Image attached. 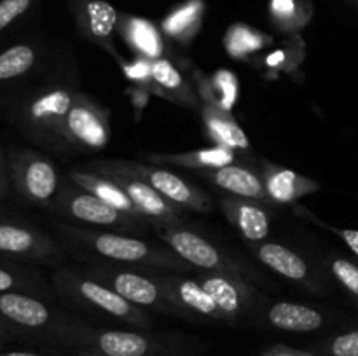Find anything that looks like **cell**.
Segmentation results:
<instances>
[{"instance_id": "6da1fadb", "label": "cell", "mask_w": 358, "mask_h": 356, "mask_svg": "<svg viewBox=\"0 0 358 356\" xmlns=\"http://www.w3.org/2000/svg\"><path fill=\"white\" fill-rule=\"evenodd\" d=\"M79 91L76 63L51 66L41 80L7 98L6 114L28 142L49 152L65 154L69 149L63 140V122Z\"/></svg>"}, {"instance_id": "7a4b0ae2", "label": "cell", "mask_w": 358, "mask_h": 356, "mask_svg": "<svg viewBox=\"0 0 358 356\" xmlns=\"http://www.w3.org/2000/svg\"><path fill=\"white\" fill-rule=\"evenodd\" d=\"M0 321L13 341L31 348L83 349L98 332L66 307L28 293H0Z\"/></svg>"}, {"instance_id": "3957f363", "label": "cell", "mask_w": 358, "mask_h": 356, "mask_svg": "<svg viewBox=\"0 0 358 356\" xmlns=\"http://www.w3.org/2000/svg\"><path fill=\"white\" fill-rule=\"evenodd\" d=\"M55 229L65 251L79 255L90 262H107L152 271H194L191 264L178 257L157 237L145 239L138 234L129 236L96 227H80L72 222H56Z\"/></svg>"}, {"instance_id": "277c9868", "label": "cell", "mask_w": 358, "mask_h": 356, "mask_svg": "<svg viewBox=\"0 0 358 356\" xmlns=\"http://www.w3.org/2000/svg\"><path fill=\"white\" fill-rule=\"evenodd\" d=\"M49 279L56 299L65 307L84 311L94 316H103L138 330H149L152 325V318L147 309L126 300L107 285L87 276L83 269L59 265L49 276Z\"/></svg>"}, {"instance_id": "5b68a950", "label": "cell", "mask_w": 358, "mask_h": 356, "mask_svg": "<svg viewBox=\"0 0 358 356\" xmlns=\"http://www.w3.org/2000/svg\"><path fill=\"white\" fill-rule=\"evenodd\" d=\"M205 348L196 337L147 330H100L79 356H189Z\"/></svg>"}, {"instance_id": "8992f818", "label": "cell", "mask_w": 358, "mask_h": 356, "mask_svg": "<svg viewBox=\"0 0 358 356\" xmlns=\"http://www.w3.org/2000/svg\"><path fill=\"white\" fill-rule=\"evenodd\" d=\"M83 271L142 309L182 318V313L161 283L159 271L107 262H91L87 267H83Z\"/></svg>"}, {"instance_id": "52a82bcc", "label": "cell", "mask_w": 358, "mask_h": 356, "mask_svg": "<svg viewBox=\"0 0 358 356\" xmlns=\"http://www.w3.org/2000/svg\"><path fill=\"white\" fill-rule=\"evenodd\" d=\"M10 188L24 202L37 208L52 209L63 178L48 154L28 147L6 150Z\"/></svg>"}, {"instance_id": "ba28073f", "label": "cell", "mask_w": 358, "mask_h": 356, "mask_svg": "<svg viewBox=\"0 0 358 356\" xmlns=\"http://www.w3.org/2000/svg\"><path fill=\"white\" fill-rule=\"evenodd\" d=\"M52 212L65 218L66 222L86 223V225L107 230L119 229L138 234L147 223L145 218L128 215L108 202L101 201L100 198L77 185L69 177L63 178L58 198L52 205Z\"/></svg>"}, {"instance_id": "9c48e42d", "label": "cell", "mask_w": 358, "mask_h": 356, "mask_svg": "<svg viewBox=\"0 0 358 356\" xmlns=\"http://www.w3.org/2000/svg\"><path fill=\"white\" fill-rule=\"evenodd\" d=\"M152 229L157 239L166 243L196 271L227 272L247 279V269L240 262L184 223H152Z\"/></svg>"}, {"instance_id": "30bf717a", "label": "cell", "mask_w": 358, "mask_h": 356, "mask_svg": "<svg viewBox=\"0 0 358 356\" xmlns=\"http://www.w3.org/2000/svg\"><path fill=\"white\" fill-rule=\"evenodd\" d=\"M0 257L30 265H59L65 248L51 234L27 220L0 218Z\"/></svg>"}, {"instance_id": "8fae6325", "label": "cell", "mask_w": 358, "mask_h": 356, "mask_svg": "<svg viewBox=\"0 0 358 356\" xmlns=\"http://www.w3.org/2000/svg\"><path fill=\"white\" fill-rule=\"evenodd\" d=\"M192 274L210 293L229 327H241L250 321V318L257 316L264 306L261 293L255 292L254 286L248 285L241 276L196 269Z\"/></svg>"}, {"instance_id": "7c38bea8", "label": "cell", "mask_w": 358, "mask_h": 356, "mask_svg": "<svg viewBox=\"0 0 358 356\" xmlns=\"http://www.w3.org/2000/svg\"><path fill=\"white\" fill-rule=\"evenodd\" d=\"M110 112L90 94L79 93L63 122V140L73 152H98L110 140Z\"/></svg>"}, {"instance_id": "4fadbf2b", "label": "cell", "mask_w": 358, "mask_h": 356, "mask_svg": "<svg viewBox=\"0 0 358 356\" xmlns=\"http://www.w3.org/2000/svg\"><path fill=\"white\" fill-rule=\"evenodd\" d=\"M86 170L98 171L110 177L115 184L121 185L140 215L152 223H184V209L177 208L163 198L156 188L135 175L128 173L117 164V161H94L87 163Z\"/></svg>"}, {"instance_id": "5bb4252c", "label": "cell", "mask_w": 358, "mask_h": 356, "mask_svg": "<svg viewBox=\"0 0 358 356\" xmlns=\"http://www.w3.org/2000/svg\"><path fill=\"white\" fill-rule=\"evenodd\" d=\"M117 164L128 173L147 181L177 208L196 213H208L213 209L212 199L205 191L166 168H161L157 164L133 163V161H117Z\"/></svg>"}, {"instance_id": "9a60e30c", "label": "cell", "mask_w": 358, "mask_h": 356, "mask_svg": "<svg viewBox=\"0 0 358 356\" xmlns=\"http://www.w3.org/2000/svg\"><path fill=\"white\" fill-rule=\"evenodd\" d=\"M159 278L168 295L182 313V318L205 323H224L222 313L210 293L194 278V274L173 271H159Z\"/></svg>"}, {"instance_id": "2e32d148", "label": "cell", "mask_w": 358, "mask_h": 356, "mask_svg": "<svg viewBox=\"0 0 358 356\" xmlns=\"http://www.w3.org/2000/svg\"><path fill=\"white\" fill-rule=\"evenodd\" d=\"M250 251L255 255L261 264L271 269L273 272L282 278L303 286L311 293H324L325 281L318 276L310 260L303 257L294 248L285 246L271 241H261V243H250Z\"/></svg>"}, {"instance_id": "e0dca14e", "label": "cell", "mask_w": 358, "mask_h": 356, "mask_svg": "<svg viewBox=\"0 0 358 356\" xmlns=\"http://www.w3.org/2000/svg\"><path fill=\"white\" fill-rule=\"evenodd\" d=\"M69 7L80 37L114 54V34L119 27L115 7L107 0H69Z\"/></svg>"}, {"instance_id": "ac0fdd59", "label": "cell", "mask_w": 358, "mask_h": 356, "mask_svg": "<svg viewBox=\"0 0 358 356\" xmlns=\"http://www.w3.org/2000/svg\"><path fill=\"white\" fill-rule=\"evenodd\" d=\"M220 209L227 222L236 229V232L248 243L266 241L271 229V215L268 202L257 199L226 195L219 201Z\"/></svg>"}, {"instance_id": "d6986e66", "label": "cell", "mask_w": 358, "mask_h": 356, "mask_svg": "<svg viewBox=\"0 0 358 356\" xmlns=\"http://www.w3.org/2000/svg\"><path fill=\"white\" fill-rule=\"evenodd\" d=\"M261 318L268 327L290 334H311L327 325L329 316L322 309L290 300H276L262 306Z\"/></svg>"}, {"instance_id": "ffe728a7", "label": "cell", "mask_w": 358, "mask_h": 356, "mask_svg": "<svg viewBox=\"0 0 358 356\" xmlns=\"http://www.w3.org/2000/svg\"><path fill=\"white\" fill-rule=\"evenodd\" d=\"M261 177L271 205H292L297 199L315 194L322 188L313 178L304 177L268 159L261 163Z\"/></svg>"}, {"instance_id": "44dd1931", "label": "cell", "mask_w": 358, "mask_h": 356, "mask_svg": "<svg viewBox=\"0 0 358 356\" xmlns=\"http://www.w3.org/2000/svg\"><path fill=\"white\" fill-rule=\"evenodd\" d=\"M198 175L203 180L208 181L210 185L226 192L227 195L257 199V201H264L271 205L261 173H257L254 168L247 166V164L233 163L227 164V166L217 168V170L198 171Z\"/></svg>"}, {"instance_id": "7402d4cb", "label": "cell", "mask_w": 358, "mask_h": 356, "mask_svg": "<svg viewBox=\"0 0 358 356\" xmlns=\"http://www.w3.org/2000/svg\"><path fill=\"white\" fill-rule=\"evenodd\" d=\"M0 293H28L58 302L51 279L45 278L35 265L3 257H0Z\"/></svg>"}, {"instance_id": "603a6c76", "label": "cell", "mask_w": 358, "mask_h": 356, "mask_svg": "<svg viewBox=\"0 0 358 356\" xmlns=\"http://www.w3.org/2000/svg\"><path fill=\"white\" fill-rule=\"evenodd\" d=\"M45 51L41 42L23 40L0 51V86L27 79L44 63Z\"/></svg>"}, {"instance_id": "cb8c5ba5", "label": "cell", "mask_w": 358, "mask_h": 356, "mask_svg": "<svg viewBox=\"0 0 358 356\" xmlns=\"http://www.w3.org/2000/svg\"><path fill=\"white\" fill-rule=\"evenodd\" d=\"M150 82L163 96L182 107L191 108V110L203 107L194 87L178 72L177 66L163 56L150 59Z\"/></svg>"}, {"instance_id": "d4e9b609", "label": "cell", "mask_w": 358, "mask_h": 356, "mask_svg": "<svg viewBox=\"0 0 358 356\" xmlns=\"http://www.w3.org/2000/svg\"><path fill=\"white\" fill-rule=\"evenodd\" d=\"M201 119L208 138L215 145L227 147L238 154L250 152V142L236 119L224 108L212 103H203Z\"/></svg>"}, {"instance_id": "484cf974", "label": "cell", "mask_w": 358, "mask_h": 356, "mask_svg": "<svg viewBox=\"0 0 358 356\" xmlns=\"http://www.w3.org/2000/svg\"><path fill=\"white\" fill-rule=\"evenodd\" d=\"M147 159L152 164H170L177 168H187L194 171L217 170V168L227 166V164L238 163V152L227 149V147H206V149L189 150L180 154H147Z\"/></svg>"}, {"instance_id": "4316f807", "label": "cell", "mask_w": 358, "mask_h": 356, "mask_svg": "<svg viewBox=\"0 0 358 356\" xmlns=\"http://www.w3.org/2000/svg\"><path fill=\"white\" fill-rule=\"evenodd\" d=\"M69 178L72 181H76L77 185H80L83 188L90 191L91 194H94L96 198H100L101 201L108 202L114 208L121 209V212L128 213V215L138 216L143 218L138 213V209L135 208V205L131 202V199L126 195V192L122 191L121 185L115 184L110 177L107 175H101L98 171L91 170H72L69 173ZM149 222V220H147Z\"/></svg>"}, {"instance_id": "83f0119b", "label": "cell", "mask_w": 358, "mask_h": 356, "mask_svg": "<svg viewBox=\"0 0 358 356\" xmlns=\"http://www.w3.org/2000/svg\"><path fill=\"white\" fill-rule=\"evenodd\" d=\"M311 10L313 7L310 0H271L269 16L276 28L292 34L306 27L311 17Z\"/></svg>"}, {"instance_id": "f1b7e54d", "label": "cell", "mask_w": 358, "mask_h": 356, "mask_svg": "<svg viewBox=\"0 0 358 356\" xmlns=\"http://www.w3.org/2000/svg\"><path fill=\"white\" fill-rule=\"evenodd\" d=\"M199 77V94H203L206 103L217 105L229 112L231 107L236 101L238 94V79L227 70H219L210 80L203 79L201 73L198 72Z\"/></svg>"}, {"instance_id": "f546056e", "label": "cell", "mask_w": 358, "mask_h": 356, "mask_svg": "<svg viewBox=\"0 0 358 356\" xmlns=\"http://www.w3.org/2000/svg\"><path fill=\"white\" fill-rule=\"evenodd\" d=\"M126 40L129 42L133 49L138 52L142 58L156 59L161 58V51H163V42H161L159 35L154 30L152 24L142 20H126Z\"/></svg>"}, {"instance_id": "4dcf8cb0", "label": "cell", "mask_w": 358, "mask_h": 356, "mask_svg": "<svg viewBox=\"0 0 358 356\" xmlns=\"http://www.w3.org/2000/svg\"><path fill=\"white\" fill-rule=\"evenodd\" d=\"M329 276L358 306V260L343 253H329L324 260Z\"/></svg>"}, {"instance_id": "1f68e13d", "label": "cell", "mask_w": 358, "mask_h": 356, "mask_svg": "<svg viewBox=\"0 0 358 356\" xmlns=\"http://www.w3.org/2000/svg\"><path fill=\"white\" fill-rule=\"evenodd\" d=\"M199 16H201V9L194 2H191L189 6L182 7L177 13L171 14L168 20H164L163 28L170 37L184 40V38L192 37V34H196Z\"/></svg>"}, {"instance_id": "d6a6232c", "label": "cell", "mask_w": 358, "mask_h": 356, "mask_svg": "<svg viewBox=\"0 0 358 356\" xmlns=\"http://www.w3.org/2000/svg\"><path fill=\"white\" fill-rule=\"evenodd\" d=\"M269 37H262L261 34L254 30H248L243 27H233L229 30L226 37V45L227 51L231 52V56L234 58H241L245 54H250V52L257 51L262 45L269 44Z\"/></svg>"}, {"instance_id": "836d02e7", "label": "cell", "mask_w": 358, "mask_h": 356, "mask_svg": "<svg viewBox=\"0 0 358 356\" xmlns=\"http://www.w3.org/2000/svg\"><path fill=\"white\" fill-rule=\"evenodd\" d=\"M320 356H358V328L325 339L318 346Z\"/></svg>"}, {"instance_id": "e575fe53", "label": "cell", "mask_w": 358, "mask_h": 356, "mask_svg": "<svg viewBox=\"0 0 358 356\" xmlns=\"http://www.w3.org/2000/svg\"><path fill=\"white\" fill-rule=\"evenodd\" d=\"M296 213H297V215L303 216V218L310 220V222L315 223V225L324 227V229L331 230V232L334 234V236H338L339 239H341L343 243H345V246L348 248L350 251H352L353 257H355L357 260H358V230H355V229H341V227L331 225V223H327V222H324V220H320L317 215H313V213H311L310 209L303 208V206H297Z\"/></svg>"}, {"instance_id": "d590c367", "label": "cell", "mask_w": 358, "mask_h": 356, "mask_svg": "<svg viewBox=\"0 0 358 356\" xmlns=\"http://www.w3.org/2000/svg\"><path fill=\"white\" fill-rule=\"evenodd\" d=\"M34 3L35 0H0V35L17 23Z\"/></svg>"}, {"instance_id": "8d00e7d4", "label": "cell", "mask_w": 358, "mask_h": 356, "mask_svg": "<svg viewBox=\"0 0 358 356\" xmlns=\"http://www.w3.org/2000/svg\"><path fill=\"white\" fill-rule=\"evenodd\" d=\"M0 356H79V355H77V349H58V348L6 349V348H0Z\"/></svg>"}, {"instance_id": "74e56055", "label": "cell", "mask_w": 358, "mask_h": 356, "mask_svg": "<svg viewBox=\"0 0 358 356\" xmlns=\"http://www.w3.org/2000/svg\"><path fill=\"white\" fill-rule=\"evenodd\" d=\"M261 356H320V355H317L315 351H304V349H296V348H289V346L276 344L273 346V348L266 349Z\"/></svg>"}, {"instance_id": "f35d334b", "label": "cell", "mask_w": 358, "mask_h": 356, "mask_svg": "<svg viewBox=\"0 0 358 356\" xmlns=\"http://www.w3.org/2000/svg\"><path fill=\"white\" fill-rule=\"evenodd\" d=\"M10 192V180L9 171H7V156L6 149L0 145V202L9 195Z\"/></svg>"}, {"instance_id": "ab89813d", "label": "cell", "mask_w": 358, "mask_h": 356, "mask_svg": "<svg viewBox=\"0 0 358 356\" xmlns=\"http://www.w3.org/2000/svg\"><path fill=\"white\" fill-rule=\"evenodd\" d=\"M9 342H13V337H10L9 332H7V328L3 327V323L0 321V348H6Z\"/></svg>"}, {"instance_id": "60d3db41", "label": "cell", "mask_w": 358, "mask_h": 356, "mask_svg": "<svg viewBox=\"0 0 358 356\" xmlns=\"http://www.w3.org/2000/svg\"><path fill=\"white\" fill-rule=\"evenodd\" d=\"M2 216H7V208L0 202V218H2Z\"/></svg>"}, {"instance_id": "b9f144b4", "label": "cell", "mask_w": 358, "mask_h": 356, "mask_svg": "<svg viewBox=\"0 0 358 356\" xmlns=\"http://www.w3.org/2000/svg\"><path fill=\"white\" fill-rule=\"evenodd\" d=\"M348 2H350V3H352V6H353V7H355V9L358 10V0H348Z\"/></svg>"}]
</instances>
